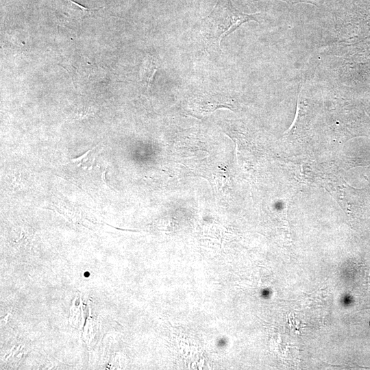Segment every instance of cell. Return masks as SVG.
Instances as JSON below:
<instances>
[{
    "label": "cell",
    "instance_id": "1",
    "mask_svg": "<svg viewBox=\"0 0 370 370\" xmlns=\"http://www.w3.org/2000/svg\"><path fill=\"white\" fill-rule=\"evenodd\" d=\"M258 20L235 8L231 0H219L210 14L204 18L201 25V37L205 47L212 55L221 53L220 43L244 23Z\"/></svg>",
    "mask_w": 370,
    "mask_h": 370
},
{
    "label": "cell",
    "instance_id": "5",
    "mask_svg": "<svg viewBox=\"0 0 370 370\" xmlns=\"http://www.w3.org/2000/svg\"><path fill=\"white\" fill-rule=\"evenodd\" d=\"M282 1H284L289 3H301V2L312 3V1H314L316 0H282Z\"/></svg>",
    "mask_w": 370,
    "mask_h": 370
},
{
    "label": "cell",
    "instance_id": "4",
    "mask_svg": "<svg viewBox=\"0 0 370 370\" xmlns=\"http://www.w3.org/2000/svg\"><path fill=\"white\" fill-rule=\"evenodd\" d=\"M69 3H70L72 9L77 10V11H80V18H82L84 16H90L93 12L97 11L101 8H88L84 6H82L79 3L72 1V0H66Z\"/></svg>",
    "mask_w": 370,
    "mask_h": 370
},
{
    "label": "cell",
    "instance_id": "6",
    "mask_svg": "<svg viewBox=\"0 0 370 370\" xmlns=\"http://www.w3.org/2000/svg\"><path fill=\"white\" fill-rule=\"evenodd\" d=\"M84 276H86V277L89 276V273L86 272V273H84Z\"/></svg>",
    "mask_w": 370,
    "mask_h": 370
},
{
    "label": "cell",
    "instance_id": "3",
    "mask_svg": "<svg viewBox=\"0 0 370 370\" xmlns=\"http://www.w3.org/2000/svg\"><path fill=\"white\" fill-rule=\"evenodd\" d=\"M158 70L157 62L151 58H148L144 62L140 72V80L146 92L149 91L151 82Z\"/></svg>",
    "mask_w": 370,
    "mask_h": 370
},
{
    "label": "cell",
    "instance_id": "2",
    "mask_svg": "<svg viewBox=\"0 0 370 370\" xmlns=\"http://www.w3.org/2000/svg\"><path fill=\"white\" fill-rule=\"evenodd\" d=\"M234 99L229 94L214 90H199L188 101V108L195 116H201L220 107L232 108Z\"/></svg>",
    "mask_w": 370,
    "mask_h": 370
}]
</instances>
